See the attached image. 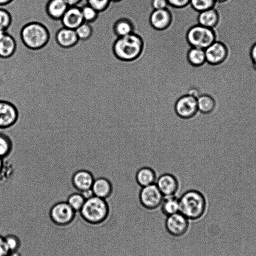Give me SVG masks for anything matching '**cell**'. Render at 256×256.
<instances>
[{
  "instance_id": "obj_1",
  "label": "cell",
  "mask_w": 256,
  "mask_h": 256,
  "mask_svg": "<svg viewBox=\"0 0 256 256\" xmlns=\"http://www.w3.org/2000/svg\"><path fill=\"white\" fill-rule=\"evenodd\" d=\"M178 200L179 212L188 219L199 218L206 212V198L204 194L199 190H188L179 197Z\"/></svg>"
},
{
  "instance_id": "obj_2",
  "label": "cell",
  "mask_w": 256,
  "mask_h": 256,
  "mask_svg": "<svg viewBox=\"0 0 256 256\" xmlns=\"http://www.w3.org/2000/svg\"><path fill=\"white\" fill-rule=\"evenodd\" d=\"M20 38L28 48L38 50L48 42L50 34L47 28L38 22H30L25 24L20 30Z\"/></svg>"
},
{
  "instance_id": "obj_3",
  "label": "cell",
  "mask_w": 256,
  "mask_h": 256,
  "mask_svg": "<svg viewBox=\"0 0 256 256\" xmlns=\"http://www.w3.org/2000/svg\"><path fill=\"white\" fill-rule=\"evenodd\" d=\"M142 47V42L140 37L131 33L118 38L114 44V51L118 58L131 60L140 54Z\"/></svg>"
},
{
  "instance_id": "obj_4",
  "label": "cell",
  "mask_w": 256,
  "mask_h": 256,
  "mask_svg": "<svg viewBox=\"0 0 256 256\" xmlns=\"http://www.w3.org/2000/svg\"><path fill=\"white\" fill-rule=\"evenodd\" d=\"M108 210L106 200L94 196L86 200L80 212L88 222L98 223L106 218Z\"/></svg>"
},
{
  "instance_id": "obj_5",
  "label": "cell",
  "mask_w": 256,
  "mask_h": 256,
  "mask_svg": "<svg viewBox=\"0 0 256 256\" xmlns=\"http://www.w3.org/2000/svg\"><path fill=\"white\" fill-rule=\"evenodd\" d=\"M187 40L192 47L205 50L214 42V34L211 28L198 24L190 29Z\"/></svg>"
},
{
  "instance_id": "obj_6",
  "label": "cell",
  "mask_w": 256,
  "mask_h": 256,
  "mask_svg": "<svg viewBox=\"0 0 256 256\" xmlns=\"http://www.w3.org/2000/svg\"><path fill=\"white\" fill-rule=\"evenodd\" d=\"M19 112L13 102L0 99V129H6L14 126L18 122Z\"/></svg>"
},
{
  "instance_id": "obj_7",
  "label": "cell",
  "mask_w": 256,
  "mask_h": 256,
  "mask_svg": "<svg viewBox=\"0 0 256 256\" xmlns=\"http://www.w3.org/2000/svg\"><path fill=\"white\" fill-rule=\"evenodd\" d=\"M174 110L182 118L189 119L198 112L196 98L188 94L179 98L174 105Z\"/></svg>"
},
{
  "instance_id": "obj_8",
  "label": "cell",
  "mask_w": 256,
  "mask_h": 256,
  "mask_svg": "<svg viewBox=\"0 0 256 256\" xmlns=\"http://www.w3.org/2000/svg\"><path fill=\"white\" fill-rule=\"evenodd\" d=\"M164 196L155 184L142 188L140 194L142 204L148 208H154L160 205Z\"/></svg>"
},
{
  "instance_id": "obj_9",
  "label": "cell",
  "mask_w": 256,
  "mask_h": 256,
  "mask_svg": "<svg viewBox=\"0 0 256 256\" xmlns=\"http://www.w3.org/2000/svg\"><path fill=\"white\" fill-rule=\"evenodd\" d=\"M155 184L164 196H175L178 198L179 184L174 176L164 174L157 178Z\"/></svg>"
},
{
  "instance_id": "obj_10",
  "label": "cell",
  "mask_w": 256,
  "mask_h": 256,
  "mask_svg": "<svg viewBox=\"0 0 256 256\" xmlns=\"http://www.w3.org/2000/svg\"><path fill=\"white\" fill-rule=\"evenodd\" d=\"M188 219L178 212L168 216L166 226L170 234L175 236H180L186 231Z\"/></svg>"
},
{
  "instance_id": "obj_11",
  "label": "cell",
  "mask_w": 256,
  "mask_h": 256,
  "mask_svg": "<svg viewBox=\"0 0 256 256\" xmlns=\"http://www.w3.org/2000/svg\"><path fill=\"white\" fill-rule=\"evenodd\" d=\"M75 212L66 202H61L55 204L50 210L52 220L60 224H64L72 219Z\"/></svg>"
},
{
  "instance_id": "obj_12",
  "label": "cell",
  "mask_w": 256,
  "mask_h": 256,
  "mask_svg": "<svg viewBox=\"0 0 256 256\" xmlns=\"http://www.w3.org/2000/svg\"><path fill=\"white\" fill-rule=\"evenodd\" d=\"M94 179L95 177L91 172L80 170L72 175V183L76 192H82L92 188Z\"/></svg>"
},
{
  "instance_id": "obj_13",
  "label": "cell",
  "mask_w": 256,
  "mask_h": 256,
  "mask_svg": "<svg viewBox=\"0 0 256 256\" xmlns=\"http://www.w3.org/2000/svg\"><path fill=\"white\" fill-rule=\"evenodd\" d=\"M60 20L62 26L76 30L84 22L80 7L69 6Z\"/></svg>"
},
{
  "instance_id": "obj_14",
  "label": "cell",
  "mask_w": 256,
  "mask_h": 256,
  "mask_svg": "<svg viewBox=\"0 0 256 256\" xmlns=\"http://www.w3.org/2000/svg\"><path fill=\"white\" fill-rule=\"evenodd\" d=\"M206 61L212 64L222 62L226 58L227 50L221 42L214 41L205 50Z\"/></svg>"
},
{
  "instance_id": "obj_15",
  "label": "cell",
  "mask_w": 256,
  "mask_h": 256,
  "mask_svg": "<svg viewBox=\"0 0 256 256\" xmlns=\"http://www.w3.org/2000/svg\"><path fill=\"white\" fill-rule=\"evenodd\" d=\"M56 40L60 46L68 48L74 46L79 39L75 30L62 26L56 32Z\"/></svg>"
},
{
  "instance_id": "obj_16",
  "label": "cell",
  "mask_w": 256,
  "mask_h": 256,
  "mask_svg": "<svg viewBox=\"0 0 256 256\" xmlns=\"http://www.w3.org/2000/svg\"><path fill=\"white\" fill-rule=\"evenodd\" d=\"M91 189L94 196L106 199L112 193V186L107 178L98 176L95 178Z\"/></svg>"
},
{
  "instance_id": "obj_17",
  "label": "cell",
  "mask_w": 256,
  "mask_h": 256,
  "mask_svg": "<svg viewBox=\"0 0 256 256\" xmlns=\"http://www.w3.org/2000/svg\"><path fill=\"white\" fill-rule=\"evenodd\" d=\"M68 6L66 0H48L46 6V10L50 18L60 20Z\"/></svg>"
},
{
  "instance_id": "obj_18",
  "label": "cell",
  "mask_w": 256,
  "mask_h": 256,
  "mask_svg": "<svg viewBox=\"0 0 256 256\" xmlns=\"http://www.w3.org/2000/svg\"><path fill=\"white\" fill-rule=\"evenodd\" d=\"M171 14L167 9L154 10L150 17L152 26L157 30L166 28L171 22Z\"/></svg>"
},
{
  "instance_id": "obj_19",
  "label": "cell",
  "mask_w": 256,
  "mask_h": 256,
  "mask_svg": "<svg viewBox=\"0 0 256 256\" xmlns=\"http://www.w3.org/2000/svg\"><path fill=\"white\" fill-rule=\"evenodd\" d=\"M16 47L14 38L6 32L0 37V58L6 59L12 56Z\"/></svg>"
},
{
  "instance_id": "obj_20",
  "label": "cell",
  "mask_w": 256,
  "mask_h": 256,
  "mask_svg": "<svg viewBox=\"0 0 256 256\" xmlns=\"http://www.w3.org/2000/svg\"><path fill=\"white\" fill-rule=\"evenodd\" d=\"M157 176L154 170L148 166L139 169L136 174V180L142 187L155 184Z\"/></svg>"
},
{
  "instance_id": "obj_21",
  "label": "cell",
  "mask_w": 256,
  "mask_h": 256,
  "mask_svg": "<svg viewBox=\"0 0 256 256\" xmlns=\"http://www.w3.org/2000/svg\"><path fill=\"white\" fill-rule=\"evenodd\" d=\"M198 112L203 114L212 113L216 108L214 98L208 94H201L197 98Z\"/></svg>"
},
{
  "instance_id": "obj_22",
  "label": "cell",
  "mask_w": 256,
  "mask_h": 256,
  "mask_svg": "<svg viewBox=\"0 0 256 256\" xmlns=\"http://www.w3.org/2000/svg\"><path fill=\"white\" fill-rule=\"evenodd\" d=\"M160 208L163 213L167 216L178 212V198L175 196H164Z\"/></svg>"
},
{
  "instance_id": "obj_23",
  "label": "cell",
  "mask_w": 256,
  "mask_h": 256,
  "mask_svg": "<svg viewBox=\"0 0 256 256\" xmlns=\"http://www.w3.org/2000/svg\"><path fill=\"white\" fill-rule=\"evenodd\" d=\"M218 20L217 12L213 8L200 12L198 18L199 24L211 28L216 24Z\"/></svg>"
},
{
  "instance_id": "obj_24",
  "label": "cell",
  "mask_w": 256,
  "mask_h": 256,
  "mask_svg": "<svg viewBox=\"0 0 256 256\" xmlns=\"http://www.w3.org/2000/svg\"><path fill=\"white\" fill-rule=\"evenodd\" d=\"M188 58L190 62L195 66H200L206 61L204 50L198 48L192 47Z\"/></svg>"
},
{
  "instance_id": "obj_25",
  "label": "cell",
  "mask_w": 256,
  "mask_h": 256,
  "mask_svg": "<svg viewBox=\"0 0 256 256\" xmlns=\"http://www.w3.org/2000/svg\"><path fill=\"white\" fill-rule=\"evenodd\" d=\"M13 148L12 142L9 136L0 132V157L4 158L8 156Z\"/></svg>"
},
{
  "instance_id": "obj_26",
  "label": "cell",
  "mask_w": 256,
  "mask_h": 256,
  "mask_svg": "<svg viewBox=\"0 0 256 256\" xmlns=\"http://www.w3.org/2000/svg\"><path fill=\"white\" fill-rule=\"evenodd\" d=\"M86 199L81 192H76L71 193L67 198L66 202L74 212L80 211Z\"/></svg>"
},
{
  "instance_id": "obj_27",
  "label": "cell",
  "mask_w": 256,
  "mask_h": 256,
  "mask_svg": "<svg viewBox=\"0 0 256 256\" xmlns=\"http://www.w3.org/2000/svg\"><path fill=\"white\" fill-rule=\"evenodd\" d=\"M114 32L120 38L132 32V26L131 23L126 20H120L117 22L114 26Z\"/></svg>"
},
{
  "instance_id": "obj_28",
  "label": "cell",
  "mask_w": 256,
  "mask_h": 256,
  "mask_svg": "<svg viewBox=\"0 0 256 256\" xmlns=\"http://www.w3.org/2000/svg\"><path fill=\"white\" fill-rule=\"evenodd\" d=\"M75 31L79 40H88L91 36L92 32L90 23L85 22L79 26Z\"/></svg>"
},
{
  "instance_id": "obj_29",
  "label": "cell",
  "mask_w": 256,
  "mask_h": 256,
  "mask_svg": "<svg viewBox=\"0 0 256 256\" xmlns=\"http://www.w3.org/2000/svg\"><path fill=\"white\" fill-rule=\"evenodd\" d=\"M80 7L84 22L91 23L96 18L98 12L88 4H84Z\"/></svg>"
},
{
  "instance_id": "obj_30",
  "label": "cell",
  "mask_w": 256,
  "mask_h": 256,
  "mask_svg": "<svg viewBox=\"0 0 256 256\" xmlns=\"http://www.w3.org/2000/svg\"><path fill=\"white\" fill-rule=\"evenodd\" d=\"M215 0H190L192 6L198 12H202L212 8Z\"/></svg>"
},
{
  "instance_id": "obj_31",
  "label": "cell",
  "mask_w": 256,
  "mask_h": 256,
  "mask_svg": "<svg viewBox=\"0 0 256 256\" xmlns=\"http://www.w3.org/2000/svg\"><path fill=\"white\" fill-rule=\"evenodd\" d=\"M12 22L10 13L5 8L0 7V30L6 32Z\"/></svg>"
},
{
  "instance_id": "obj_32",
  "label": "cell",
  "mask_w": 256,
  "mask_h": 256,
  "mask_svg": "<svg viewBox=\"0 0 256 256\" xmlns=\"http://www.w3.org/2000/svg\"><path fill=\"white\" fill-rule=\"evenodd\" d=\"M110 0H84V4H88L97 12L104 10L108 6ZM83 4V5H84Z\"/></svg>"
},
{
  "instance_id": "obj_33",
  "label": "cell",
  "mask_w": 256,
  "mask_h": 256,
  "mask_svg": "<svg viewBox=\"0 0 256 256\" xmlns=\"http://www.w3.org/2000/svg\"><path fill=\"white\" fill-rule=\"evenodd\" d=\"M4 239L9 253L14 252L18 248L20 242L16 236L13 235H8L4 237Z\"/></svg>"
},
{
  "instance_id": "obj_34",
  "label": "cell",
  "mask_w": 256,
  "mask_h": 256,
  "mask_svg": "<svg viewBox=\"0 0 256 256\" xmlns=\"http://www.w3.org/2000/svg\"><path fill=\"white\" fill-rule=\"evenodd\" d=\"M168 5L167 0H153L152 6L154 10L166 9Z\"/></svg>"
},
{
  "instance_id": "obj_35",
  "label": "cell",
  "mask_w": 256,
  "mask_h": 256,
  "mask_svg": "<svg viewBox=\"0 0 256 256\" xmlns=\"http://www.w3.org/2000/svg\"><path fill=\"white\" fill-rule=\"evenodd\" d=\"M168 4L174 7L180 8L190 3V0H167Z\"/></svg>"
},
{
  "instance_id": "obj_36",
  "label": "cell",
  "mask_w": 256,
  "mask_h": 256,
  "mask_svg": "<svg viewBox=\"0 0 256 256\" xmlns=\"http://www.w3.org/2000/svg\"><path fill=\"white\" fill-rule=\"evenodd\" d=\"M9 254L4 238L0 236V256H6Z\"/></svg>"
},
{
  "instance_id": "obj_37",
  "label": "cell",
  "mask_w": 256,
  "mask_h": 256,
  "mask_svg": "<svg viewBox=\"0 0 256 256\" xmlns=\"http://www.w3.org/2000/svg\"><path fill=\"white\" fill-rule=\"evenodd\" d=\"M69 6H82L84 4V0H66Z\"/></svg>"
},
{
  "instance_id": "obj_38",
  "label": "cell",
  "mask_w": 256,
  "mask_h": 256,
  "mask_svg": "<svg viewBox=\"0 0 256 256\" xmlns=\"http://www.w3.org/2000/svg\"><path fill=\"white\" fill-rule=\"evenodd\" d=\"M250 56L254 66L256 68V44L252 47L250 52Z\"/></svg>"
},
{
  "instance_id": "obj_39",
  "label": "cell",
  "mask_w": 256,
  "mask_h": 256,
  "mask_svg": "<svg viewBox=\"0 0 256 256\" xmlns=\"http://www.w3.org/2000/svg\"><path fill=\"white\" fill-rule=\"evenodd\" d=\"M81 193L86 200L89 198L94 196L92 189L84 191Z\"/></svg>"
},
{
  "instance_id": "obj_40",
  "label": "cell",
  "mask_w": 256,
  "mask_h": 256,
  "mask_svg": "<svg viewBox=\"0 0 256 256\" xmlns=\"http://www.w3.org/2000/svg\"><path fill=\"white\" fill-rule=\"evenodd\" d=\"M13 0H0V7L7 5Z\"/></svg>"
},
{
  "instance_id": "obj_41",
  "label": "cell",
  "mask_w": 256,
  "mask_h": 256,
  "mask_svg": "<svg viewBox=\"0 0 256 256\" xmlns=\"http://www.w3.org/2000/svg\"><path fill=\"white\" fill-rule=\"evenodd\" d=\"M3 159L4 158L0 157V175L2 174L3 168H4V163Z\"/></svg>"
},
{
  "instance_id": "obj_42",
  "label": "cell",
  "mask_w": 256,
  "mask_h": 256,
  "mask_svg": "<svg viewBox=\"0 0 256 256\" xmlns=\"http://www.w3.org/2000/svg\"><path fill=\"white\" fill-rule=\"evenodd\" d=\"M6 256H20L19 254L16 252H13L10 253H9Z\"/></svg>"
},
{
  "instance_id": "obj_43",
  "label": "cell",
  "mask_w": 256,
  "mask_h": 256,
  "mask_svg": "<svg viewBox=\"0 0 256 256\" xmlns=\"http://www.w3.org/2000/svg\"><path fill=\"white\" fill-rule=\"evenodd\" d=\"M6 32L0 30V37H1Z\"/></svg>"
},
{
  "instance_id": "obj_44",
  "label": "cell",
  "mask_w": 256,
  "mask_h": 256,
  "mask_svg": "<svg viewBox=\"0 0 256 256\" xmlns=\"http://www.w3.org/2000/svg\"><path fill=\"white\" fill-rule=\"evenodd\" d=\"M226 0H215V1L216 2H224Z\"/></svg>"
},
{
  "instance_id": "obj_45",
  "label": "cell",
  "mask_w": 256,
  "mask_h": 256,
  "mask_svg": "<svg viewBox=\"0 0 256 256\" xmlns=\"http://www.w3.org/2000/svg\"><path fill=\"white\" fill-rule=\"evenodd\" d=\"M113 0V1H118V0Z\"/></svg>"
}]
</instances>
